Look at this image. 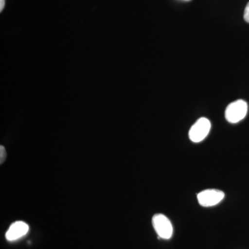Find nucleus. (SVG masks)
Listing matches in <instances>:
<instances>
[{
  "label": "nucleus",
  "mask_w": 249,
  "mask_h": 249,
  "mask_svg": "<svg viewBox=\"0 0 249 249\" xmlns=\"http://www.w3.org/2000/svg\"><path fill=\"white\" fill-rule=\"evenodd\" d=\"M248 111V105L243 100L230 103L225 111L226 119L231 124H237L243 120Z\"/></svg>",
  "instance_id": "nucleus-1"
},
{
  "label": "nucleus",
  "mask_w": 249,
  "mask_h": 249,
  "mask_svg": "<svg viewBox=\"0 0 249 249\" xmlns=\"http://www.w3.org/2000/svg\"><path fill=\"white\" fill-rule=\"evenodd\" d=\"M152 225L160 238L164 240L171 238L173 233V225L164 214H155L152 217Z\"/></svg>",
  "instance_id": "nucleus-2"
},
{
  "label": "nucleus",
  "mask_w": 249,
  "mask_h": 249,
  "mask_svg": "<svg viewBox=\"0 0 249 249\" xmlns=\"http://www.w3.org/2000/svg\"><path fill=\"white\" fill-rule=\"evenodd\" d=\"M211 127V124L209 119L206 118H201L196 121V124H193L190 129V139L194 142H202L209 134Z\"/></svg>",
  "instance_id": "nucleus-3"
},
{
  "label": "nucleus",
  "mask_w": 249,
  "mask_h": 249,
  "mask_svg": "<svg viewBox=\"0 0 249 249\" xmlns=\"http://www.w3.org/2000/svg\"><path fill=\"white\" fill-rule=\"evenodd\" d=\"M224 192L217 189L205 190L198 193V202L203 207H211L220 203L224 199Z\"/></svg>",
  "instance_id": "nucleus-4"
},
{
  "label": "nucleus",
  "mask_w": 249,
  "mask_h": 249,
  "mask_svg": "<svg viewBox=\"0 0 249 249\" xmlns=\"http://www.w3.org/2000/svg\"><path fill=\"white\" fill-rule=\"evenodd\" d=\"M29 227L27 223L18 221L13 223L6 233V238L10 242L16 241L26 235L29 231Z\"/></svg>",
  "instance_id": "nucleus-5"
},
{
  "label": "nucleus",
  "mask_w": 249,
  "mask_h": 249,
  "mask_svg": "<svg viewBox=\"0 0 249 249\" xmlns=\"http://www.w3.org/2000/svg\"><path fill=\"white\" fill-rule=\"evenodd\" d=\"M6 152L5 147L3 145H1L0 146V162H1V164L4 163L5 160H6Z\"/></svg>",
  "instance_id": "nucleus-6"
},
{
  "label": "nucleus",
  "mask_w": 249,
  "mask_h": 249,
  "mask_svg": "<svg viewBox=\"0 0 249 249\" xmlns=\"http://www.w3.org/2000/svg\"><path fill=\"white\" fill-rule=\"evenodd\" d=\"M244 18L246 22L249 23V2L246 6L245 14H244Z\"/></svg>",
  "instance_id": "nucleus-7"
},
{
  "label": "nucleus",
  "mask_w": 249,
  "mask_h": 249,
  "mask_svg": "<svg viewBox=\"0 0 249 249\" xmlns=\"http://www.w3.org/2000/svg\"><path fill=\"white\" fill-rule=\"evenodd\" d=\"M5 5V0H0V11H2Z\"/></svg>",
  "instance_id": "nucleus-8"
}]
</instances>
